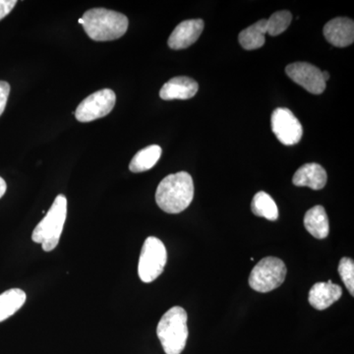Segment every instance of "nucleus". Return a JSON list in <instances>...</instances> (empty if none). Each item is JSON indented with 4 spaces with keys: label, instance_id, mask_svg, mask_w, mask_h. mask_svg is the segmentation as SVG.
<instances>
[{
    "label": "nucleus",
    "instance_id": "14",
    "mask_svg": "<svg viewBox=\"0 0 354 354\" xmlns=\"http://www.w3.org/2000/svg\"><path fill=\"white\" fill-rule=\"evenodd\" d=\"M327 172L322 165L318 164H306L298 169L293 176L292 183L298 187H309L313 190H320L327 183Z\"/></svg>",
    "mask_w": 354,
    "mask_h": 354
},
{
    "label": "nucleus",
    "instance_id": "9",
    "mask_svg": "<svg viewBox=\"0 0 354 354\" xmlns=\"http://www.w3.org/2000/svg\"><path fill=\"white\" fill-rule=\"evenodd\" d=\"M286 72L293 82L301 86L311 94H322L325 91L326 82L323 79L322 71L314 65L297 62L288 65Z\"/></svg>",
    "mask_w": 354,
    "mask_h": 354
},
{
    "label": "nucleus",
    "instance_id": "1",
    "mask_svg": "<svg viewBox=\"0 0 354 354\" xmlns=\"http://www.w3.org/2000/svg\"><path fill=\"white\" fill-rule=\"evenodd\" d=\"M194 198V183L188 172L169 174L158 184L156 202L167 214H179L190 206Z\"/></svg>",
    "mask_w": 354,
    "mask_h": 354
},
{
    "label": "nucleus",
    "instance_id": "24",
    "mask_svg": "<svg viewBox=\"0 0 354 354\" xmlns=\"http://www.w3.org/2000/svg\"><path fill=\"white\" fill-rule=\"evenodd\" d=\"M7 189V185L6 180H4L2 177H0V198L3 197V195L6 194Z\"/></svg>",
    "mask_w": 354,
    "mask_h": 354
},
{
    "label": "nucleus",
    "instance_id": "25",
    "mask_svg": "<svg viewBox=\"0 0 354 354\" xmlns=\"http://www.w3.org/2000/svg\"><path fill=\"white\" fill-rule=\"evenodd\" d=\"M322 76H323L324 81H325V82H327V81L329 80V79H330L329 72H327V71L322 72Z\"/></svg>",
    "mask_w": 354,
    "mask_h": 354
},
{
    "label": "nucleus",
    "instance_id": "21",
    "mask_svg": "<svg viewBox=\"0 0 354 354\" xmlns=\"http://www.w3.org/2000/svg\"><path fill=\"white\" fill-rule=\"evenodd\" d=\"M339 276L348 288L349 293L354 295V262L351 258H342L339 265Z\"/></svg>",
    "mask_w": 354,
    "mask_h": 354
},
{
    "label": "nucleus",
    "instance_id": "11",
    "mask_svg": "<svg viewBox=\"0 0 354 354\" xmlns=\"http://www.w3.org/2000/svg\"><path fill=\"white\" fill-rule=\"evenodd\" d=\"M326 39L337 48H346L354 41L353 21L346 17L335 18L324 27Z\"/></svg>",
    "mask_w": 354,
    "mask_h": 354
},
{
    "label": "nucleus",
    "instance_id": "18",
    "mask_svg": "<svg viewBox=\"0 0 354 354\" xmlns=\"http://www.w3.org/2000/svg\"><path fill=\"white\" fill-rule=\"evenodd\" d=\"M162 148L158 145H151L139 151L132 158L129 169L135 174L149 171L155 167L162 156Z\"/></svg>",
    "mask_w": 354,
    "mask_h": 354
},
{
    "label": "nucleus",
    "instance_id": "16",
    "mask_svg": "<svg viewBox=\"0 0 354 354\" xmlns=\"http://www.w3.org/2000/svg\"><path fill=\"white\" fill-rule=\"evenodd\" d=\"M266 34H267V20L262 19L255 24L249 26L239 34V43L244 50H257L264 46Z\"/></svg>",
    "mask_w": 354,
    "mask_h": 354
},
{
    "label": "nucleus",
    "instance_id": "5",
    "mask_svg": "<svg viewBox=\"0 0 354 354\" xmlns=\"http://www.w3.org/2000/svg\"><path fill=\"white\" fill-rule=\"evenodd\" d=\"M286 277L285 263L276 257H266L254 267L249 286L258 292H269L283 285Z\"/></svg>",
    "mask_w": 354,
    "mask_h": 354
},
{
    "label": "nucleus",
    "instance_id": "15",
    "mask_svg": "<svg viewBox=\"0 0 354 354\" xmlns=\"http://www.w3.org/2000/svg\"><path fill=\"white\" fill-rule=\"evenodd\" d=\"M304 225L307 232L317 239H324L329 235V220L322 206H315L307 211Z\"/></svg>",
    "mask_w": 354,
    "mask_h": 354
},
{
    "label": "nucleus",
    "instance_id": "23",
    "mask_svg": "<svg viewBox=\"0 0 354 354\" xmlns=\"http://www.w3.org/2000/svg\"><path fill=\"white\" fill-rule=\"evenodd\" d=\"M16 3V0H0V20L6 18L12 11Z\"/></svg>",
    "mask_w": 354,
    "mask_h": 354
},
{
    "label": "nucleus",
    "instance_id": "10",
    "mask_svg": "<svg viewBox=\"0 0 354 354\" xmlns=\"http://www.w3.org/2000/svg\"><path fill=\"white\" fill-rule=\"evenodd\" d=\"M203 30L204 21L201 19L183 21L171 32L167 44L176 50L189 48L201 36Z\"/></svg>",
    "mask_w": 354,
    "mask_h": 354
},
{
    "label": "nucleus",
    "instance_id": "8",
    "mask_svg": "<svg viewBox=\"0 0 354 354\" xmlns=\"http://www.w3.org/2000/svg\"><path fill=\"white\" fill-rule=\"evenodd\" d=\"M271 125L277 139L286 146L295 145L304 135L301 123L288 109H274L272 114Z\"/></svg>",
    "mask_w": 354,
    "mask_h": 354
},
{
    "label": "nucleus",
    "instance_id": "2",
    "mask_svg": "<svg viewBox=\"0 0 354 354\" xmlns=\"http://www.w3.org/2000/svg\"><path fill=\"white\" fill-rule=\"evenodd\" d=\"M88 38L97 41H114L121 38L128 29V18L124 14L106 8L86 11L78 21Z\"/></svg>",
    "mask_w": 354,
    "mask_h": 354
},
{
    "label": "nucleus",
    "instance_id": "4",
    "mask_svg": "<svg viewBox=\"0 0 354 354\" xmlns=\"http://www.w3.org/2000/svg\"><path fill=\"white\" fill-rule=\"evenodd\" d=\"M66 216V197L62 194L58 195L48 214L32 232V241L41 244L46 252L53 251L59 243Z\"/></svg>",
    "mask_w": 354,
    "mask_h": 354
},
{
    "label": "nucleus",
    "instance_id": "12",
    "mask_svg": "<svg viewBox=\"0 0 354 354\" xmlns=\"http://www.w3.org/2000/svg\"><path fill=\"white\" fill-rule=\"evenodd\" d=\"M198 83L188 77H174L162 86L160 97L165 101L189 100L197 94Z\"/></svg>",
    "mask_w": 354,
    "mask_h": 354
},
{
    "label": "nucleus",
    "instance_id": "13",
    "mask_svg": "<svg viewBox=\"0 0 354 354\" xmlns=\"http://www.w3.org/2000/svg\"><path fill=\"white\" fill-rule=\"evenodd\" d=\"M341 286L334 285L329 279L327 283H317L309 291V304L317 310H325L332 306L342 297Z\"/></svg>",
    "mask_w": 354,
    "mask_h": 354
},
{
    "label": "nucleus",
    "instance_id": "17",
    "mask_svg": "<svg viewBox=\"0 0 354 354\" xmlns=\"http://www.w3.org/2000/svg\"><path fill=\"white\" fill-rule=\"evenodd\" d=\"M27 299L25 291L20 288H12L0 295V323L13 316Z\"/></svg>",
    "mask_w": 354,
    "mask_h": 354
},
{
    "label": "nucleus",
    "instance_id": "3",
    "mask_svg": "<svg viewBox=\"0 0 354 354\" xmlns=\"http://www.w3.org/2000/svg\"><path fill=\"white\" fill-rule=\"evenodd\" d=\"M157 335L165 354H180L188 339L187 313L174 306L165 312L158 322Z\"/></svg>",
    "mask_w": 354,
    "mask_h": 354
},
{
    "label": "nucleus",
    "instance_id": "22",
    "mask_svg": "<svg viewBox=\"0 0 354 354\" xmlns=\"http://www.w3.org/2000/svg\"><path fill=\"white\" fill-rule=\"evenodd\" d=\"M9 94H10V85L6 81H0V116L6 108Z\"/></svg>",
    "mask_w": 354,
    "mask_h": 354
},
{
    "label": "nucleus",
    "instance_id": "6",
    "mask_svg": "<svg viewBox=\"0 0 354 354\" xmlns=\"http://www.w3.org/2000/svg\"><path fill=\"white\" fill-rule=\"evenodd\" d=\"M167 260L165 244L157 237H148L140 254L138 274L141 281L149 283L158 279L164 272Z\"/></svg>",
    "mask_w": 354,
    "mask_h": 354
},
{
    "label": "nucleus",
    "instance_id": "7",
    "mask_svg": "<svg viewBox=\"0 0 354 354\" xmlns=\"http://www.w3.org/2000/svg\"><path fill=\"white\" fill-rule=\"evenodd\" d=\"M116 95L111 88H102L88 95L77 108L76 120L80 122H91L104 118L115 106Z\"/></svg>",
    "mask_w": 354,
    "mask_h": 354
},
{
    "label": "nucleus",
    "instance_id": "19",
    "mask_svg": "<svg viewBox=\"0 0 354 354\" xmlns=\"http://www.w3.org/2000/svg\"><path fill=\"white\" fill-rule=\"evenodd\" d=\"M254 215L267 218L269 221H277L279 218V209L276 202L264 191L256 193L251 204Z\"/></svg>",
    "mask_w": 354,
    "mask_h": 354
},
{
    "label": "nucleus",
    "instance_id": "20",
    "mask_svg": "<svg viewBox=\"0 0 354 354\" xmlns=\"http://www.w3.org/2000/svg\"><path fill=\"white\" fill-rule=\"evenodd\" d=\"M291 20H292V15L290 11H278V12L272 14L271 17L267 20V34L272 37L279 36L281 32L288 30Z\"/></svg>",
    "mask_w": 354,
    "mask_h": 354
}]
</instances>
